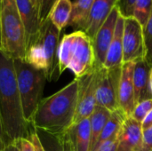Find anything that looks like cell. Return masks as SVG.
<instances>
[{
  "instance_id": "1",
  "label": "cell",
  "mask_w": 152,
  "mask_h": 151,
  "mask_svg": "<svg viewBox=\"0 0 152 151\" xmlns=\"http://www.w3.org/2000/svg\"><path fill=\"white\" fill-rule=\"evenodd\" d=\"M78 87L76 77L57 93L42 99L31 122L34 130L54 137L68 132L74 125Z\"/></svg>"
},
{
  "instance_id": "2",
  "label": "cell",
  "mask_w": 152,
  "mask_h": 151,
  "mask_svg": "<svg viewBox=\"0 0 152 151\" xmlns=\"http://www.w3.org/2000/svg\"><path fill=\"white\" fill-rule=\"evenodd\" d=\"M0 116L4 133L10 143L28 138L31 132L26 122L13 60L0 51Z\"/></svg>"
},
{
  "instance_id": "3",
  "label": "cell",
  "mask_w": 152,
  "mask_h": 151,
  "mask_svg": "<svg viewBox=\"0 0 152 151\" xmlns=\"http://www.w3.org/2000/svg\"><path fill=\"white\" fill-rule=\"evenodd\" d=\"M61 31L47 18L41 25L37 36L27 44L25 61L32 67L44 71L46 79L57 80L58 47Z\"/></svg>"
},
{
  "instance_id": "4",
  "label": "cell",
  "mask_w": 152,
  "mask_h": 151,
  "mask_svg": "<svg viewBox=\"0 0 152 151\" xmlns=\"http://www.w3.org/2000/svg\"><path fill=\"white\" fill-rule=\"evenodd\" d=\"M94 53L91 38L82 30L64 35L58 47V69L60 76L70 69L77 78L95 70Z\"/></svg>"
},
{
  "instance_id": "5",
  "label": "cell",
  "mask_w": 152,
  "mask_h": 151,
  "mask_svg": "<svg viewBox=\"0 0 152 151\" xmlns=\"http://www.w3.org/2000/svg\"><path fill=\"white\" fill-rule=\"evenodd\" d=\"M0 42L4 54L12 60H25L26 31L15 0H2Z\"/></svg>"
},
{
  "instance_id": "6",
  "label": "cell",
  "mask_w": 152,
  "mask_h": 151,
  "mask_svg": "<svg viewBox=\"0 0 152 151\" xmlns=\"http://www.w3.org/2000/svg\"><path fill=\"white\" fill-rule=\"evenodd\" d=\"M13 63L23 116L26 122L31 125L34 114L43 99L44 86L47 79L44 71L32 67L25 61L13 60Z\"/></svg>"
},
{
  "instance_id": "7",
  "label": "cell",
  "mask_w": 152,
  "mask_h": 151,
  "mask_svg": "<svg viewBox=\"0 0 152 151\" xmlns=\"http://www.w3.org/2000/svg\"><path fill=\"white\" fill-rule=\"evenodd\" d=\"M121 69L96 70V104L113 112L118 109V85Z\"/></svg>"
},
{
  "instance_id": "8",
  "label": "cell",
  "mask_w": 152,
  "mask_h": 151,
  "mask_svg": "<svg viewBox=\"0 0 152 151\" xmlns=\"http://www.w3.org/2000/svg\"><path fill=\"white\" fill-rule=\"evenodd\" d=\"M145 57L143 28L134 18H125L123 28V63Z\"/></svg>"
},
{
  "instance_id": "9",
  "label": "cell",
  "mask_w": 152,
  "mask_h": 151,
  "mask_svg": "<svg viewBox=\"0 0 152 151\" xmlns=\"http://www.w3.org/2000/svg\"><path fill=\"white\" fill-rule=\"evenodd\" d=\"M120 15L119 10L118 6H116L110 16L104 21V23L98 29L94 37L92 39L94 53V61H95V70H98L103 68L107 53L110 48V43L112 41L114 31L117 24V20Z\"/></svg>"
},
{
  "instance_id": "10",
  "label": "cell",
  "mask_w": 152,
  "mask_h": 151,
  "mask_svg": "<svg viewBox=\"0 0 152 151\" xmlns=\"http://www.w3.org/2000/svg\"><path fill=\"white\" fill-rule=\"evenodd\" d=\"M96 70L79 77L78 97L74 125L89 118L96 107Z\"/></svg>"
},
{
  "instance_id": "11",
  "label": "cell",
  "mask_w": 152,
  "mask_h": 151,
  "mask_svg": "<svg viewBox=\"0 0 152 151\" xmlns=\"http://www.w3.org/2000/svg\"><path fill=\"white\" fill-rule=\"evenodd\" d=\"M134 68V61L126 62L123 64L118 85V109L126 117H131L135 107L133 80Z\"/></svg>"
},
{
  "instance_id": "12",
  "label": "cell",
  "mask_w": 152,
  "mask_h": 151,
  "mask_svg": "<svg viewBox=\"0 0 152 151\" xmlns=\"http://www.w3.org/2000/svg\"><path fill=\"white\" fill-rule=\"evenodd\" d=\"M119 0H94L86 22L82 29L91 40L98 29L110 16L112 10L118 5Z\"/></svg>"
},
{
  "instance_id": "13",
  "label": "cell",
  "mask_w": 152,
  "mask_h": 151,
  "mask_svg": "<svg viewBox=\"0 0 152 151\" xmlns=\"http://www.w3.org/2000/svg\"><path fill=\"white\" fill-rule=\"evenodd\" d=\"M142 123L126 117L118 134V151H140L142 143Z\"/></svg>"
},
{
  "instance_id": "14",
  "label": "cell",
  "mask_w": 152,
  "mask_h": 151,
  "mask_svg": "<svg viewBox=\"0 0 152 151\" xmlns=\"http://www.w3.org/2000/svg\"><path fill=\"white\" fill-rule=\"evenodd\" d=\"M151 68L145 59H141L134 61L133 80L135 105L143 101L152 99L150 85Z\"/></svg>"
},
{
  "instance_id": "15",
  "label": "cell",
  "mask_w": 152,
  "mask_h": 151,
  "mask_svg": "<svg viewBox=\"0 0 152 151\" xmlns=\"http://www.w3.org/2000/svg\"><path fill=\"white\" fill-rule=\"evenodd\" d=\"M17 8L23 22L27 44L31 41L38 33L41 28V21L39 20L37 10L30 0H15Z\"/></svg>"
},
{
  "instance_id": "16",
  "label": "cell",
  "mask_w": 152,
  "mask_h": 151,
  "mask_svg": "<svg viewBox=\"0 0 152 151\" xmlns=\"http://www.w3.org/2000/svg\"><path fill=\"white\" fill-rule=\"evenodd\" d=\"M125 18L120 14L116 24L114 36L107 53L103 67L107 69H118L123 66V28Z\"/></svg>"
},
{
  "instance_id": "17",
  "label": "cell",
  "mask_w": 152,
  "mask_h": 151,
  "mask_svg": "<svg viewBox=\"0 0 152 151\" xmlns=\"http://www.w3.org/2000/svg\"><path fill=\"white\" fill-rule=\"evenodd\" d=\"M77 151H91L92 136L90 117L73 125L69 129Z\"/></svg>"
},
{
  "instance_id": "18",
  "label": "cell",
  "mask_w": 152,
  "mask_h": 151,
  "mask_svg": "<svg viewBox=\"0 0 152 151\" xmlns=\"http://www.w3.org/2000/svg\"><path fill=\"white\" fill-rule=\"evenodd\" d=\"M126 117L125 116V114L119 109L111 112V115H110L108 122L106 123V125L99 137V140H98L93 151L95 150L99 146H101L102 144H103L106 142L118 139V134L121 130V127H122V125H123Z\"/></svg>"
},
{
  "instance_id": "19",
  "label": "cell",
  "mask_w": 152,
  "mask_h": 151,
  "mask_svg": "<svg viewBox=\"0 0 152 151\" xmlns=\"http://www.w3.org/2000/svg\"><path fill=\"white\" fill-rule=\"evenodd\" d=\"M72 12V2L70 0H58L53 6L48 18L53 24L61 31L69 26Z\"/></svg>"
},
{
  "instance_id": "20",
  "label": "cell",
  "mask_w": 152,
  "mask_h": 151,
  "mask_svg": "<svg viewBox=\"0 0 152 151\" xmlns=\"http://www.w3.org/2000/svg\"><path fill=\"white\" fill-rule=\"evenodd\" d=\"M111 115V111L109 109L96 105L94 112L90 117V125H91V136H92V145L91 151L94 150L99 137L108 122L110 117Z\"/></svg>"
},
{
  "instance_id": "21",
  "label": "cell",
  "mask_w": 152,
  "mask_h": 151,
  "mask_svg": "<svg viewBox=\"0 0 152 151\" xmlns=\"http://www.w3.org/2000/svg\"><path fill=\"white\" fill-rule=\"evenodd\" d=\"M94 0H75L72 2V12L69 26H72L77 30H82Z\"/></svg>"
},
{
  "instance_id": "22",
  "label": "cell",
  "mask_w": 152,
  "mask_h": 151,
  "mask_svg": "<svg viewBox=\"0 0 152 151\" xmlns=\"http://www.w3.org/2000/svg\"><path fill=\"white\" fill-rule=\"evenodd\" d=\"M49 136L52 139V144L49 149L45 148L46 151H77L69 130L59 136Z\"/></svg>"
},
{
  "instance_id": "23",
  "label": "cell",
  "mask_w": 152,
  "mask_h": 151,
  "mask_svg": "<svg viewBox=\"0 0 152 151\" xmlns=\"http://www.w3.org/2000/svg\"><path fill=\"white\" fill-rule=\"evenodd\" d=\"M152 12V0H136L133 17L142 26L147 24Z\"/></svg>"
},
{
  "instance_id": "24",
  "label": "cell",
  "mask_w": 152,
  "mask_h": 151,
  "mask_svg": "<svg viewBox=\"0 0 152 151\" xmlns=\"http://www.w3.org/2000/svg\"><path fill=\"white\" fill-rule=\"evenodd\" d=\"M143 41L146 61L152 67V12L147 24L143 27Z\"/></svg>"
},
{
  "instance_id": "25",
  "label": "cell",
  "mask_w": 152,
  "mask_h": 151,
  "mask_svg": "<svg viewBox=\"0 0 152 151\" xmlns=\"http://www.w3.org/2000/svg\"><path fill=\"white\" fill-rule=\"evenodd\" d=\"M152 109V99L143 101L135 105L131 117H133L137 122L142 123L147 114Z\"/></svg>"
},
{
  "instance_id": "26",
  "label": "cell",
  "mask_w": 152,
  "mask_h": 151,
  "mask_svg": "<svg viewBox=\"0 0 152 151\" xmlns=\"http://www.w3.org/2000/svg\"><path fill=\"white\" fill-rule=\"evenodd\" d=\"M58 0H37L36 8L37 10L39 20L43 23L49 16V13Z\"/></svg>"
},
{
  "instance_id": "27",
  "label": "cell",
  "mask_w": 152,
  "mask_h": 151,
  "mask_svg": "<svg viewBox=\"0 0 152 151\" xmlns=\"http://www.w3.org/2000/svg\"><path fill=\"white\" fill-rule=\"evenodd\" d=\"M140 151H152V126L142 132V143Z\"/></svg>"
},
{
  "instance_id": "28",
  "label": "cell",
  "mask_w": 152,
  "mask_h": 151,
  "mask_svg": "<svg viewBox=\"0 0 152 151\" xmlns=\"http://www.w3.org/2000/svg\"><path fill=\"white\" fill-rule=\"evenodd\" d=\"M19 151H35L34 146L28 138H20L12 142Z\"/></svg>"
},
{
  "instance_id": "29",
  "label": "cell",
  "mask_w": 152,
  "mask_h": 151,
  "mask_svg": "<svg viewBox=\"0 0 152 151\" xmlns=\"http://www.w3.org/2000/svg\"><path fill=\"white\" fill-rule=\"evenodd\" d=\"M28 139L30 140V142H32L33 146H34V149L35 151H46L41 140H40V137L38 135V133L37 131H32Z\"/></svg>"
},
{
  "instance_id": "30",
  "label": "cell",
  "mask_w": 152,
  "mask_h": 151,
  "mask_svg": "<svg viewBox=\"0 0 152 151\" xmlns=\"http://www.w3.org/2000/svg\"><path fill=\"white\" fill-rule=\"evenodd\" d=\"M118 140L115 139L104 142L94 151H118Z\"/></svg>"
},
{
  "instance_id": "31",
  "label": "cell",
  "mask_w": 152,
  "mask_h": 151,
  "mask_svg": "<svg viewBox=\"0 0 152 151\" xmlns=\"http://www.w3.org/2000/svg\"><path fill=\"white\" fill-rule=\"evenodd\" d=\"M10 143V142L8 141L4 131V127H3V124H2V119H1V116H0V150H5L6 146Z\"/></svg>"
},
{
  "instance_id": "32",
  "label": "cell",
  "mask_w": 152,
  "mask_h": 151,
  "mask_svg": "<svg viewBox=\"0 0 152 151\" xmlns=\"http://www.w3.org/2000/svg\"><path fill=\"white\" fill-rule=\"evenodd\" d=\"M152 126V109L147 114V116L145 117V118L143 119V121L142 122V131H145L147 129H149L150 127Z\"/></svg>"
},
{
  "instance_id": "33",
  "label": "cell",
  "mask_w": 152,
  "mask_h": 151,
  "mask_svg": "<svg viewBox=\"0 0 152 151\" xmlns=\"http://www.w3.org/2000/svg\"><path fill=\"white\" fill-rule=\"evenodd\" d=\"M5 151H19L17 147L12 142V143H9L7 146H6V149H5Z\"/></svg>"
},
{
  "instance_id": "34",
  "label": "cell",
  "mask_w": 152,
  "mask_h": 151,
  "mask_svg": "<svg viewBox=\"0 0 152 151\" xmlns=\"http://www.w3.org/2000/svg\"><path fill=\"white\" fill-rule=\"evenodd\" d=\"M150 85H151V94H152V68H151V78H150Z\"/></svg>"
},
{
  "instance_id": "35",
  "label": "cell",
  "mask_w": 152,
  "mask_h": 151,
  "mask_svg": "<svg viewBox=\"0 0 152 151\" xmlns=\"http://www.w3.org/2000/svg\"><path fill=\"white\" fill-rule=\"evenodd\" d=\"M1 10H2V0H0V18H1ZM0 50H1V42H0Z\"/></svg>"
},
{
  "instance_id": "36",
  "label": "cell",
  "mask_w": 152,
  "mask_h": 151,
  "mask_svg": "<svg viewBox=\"0 0 152 151\" xmlns=\"http://www.w3.org/2000/svg\"><path fill=\"white\" fill-rule=\"evenodd\" d=\"M30 2H31V3L36 6V4H37V0H30Z\"/></svg>"
},
{
  "instance_id": "37",
  "label": "cell",
  "mask_w": 152,
  "mask_h": 151,
  "mask_svg": "<svg viewBox=\"0 0 152 151\" xmlns=\"http://www.w3.org/2000/svg\"><path fill=\"white\" fill-rule=\"evenodd\" d=\"M0 151H5V150H0Z\"/></svg>"
}]
</instances>
